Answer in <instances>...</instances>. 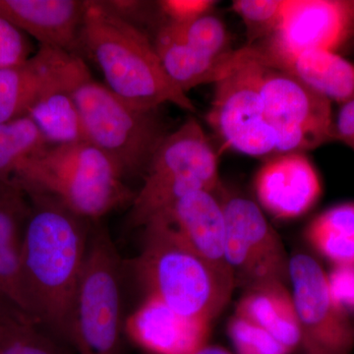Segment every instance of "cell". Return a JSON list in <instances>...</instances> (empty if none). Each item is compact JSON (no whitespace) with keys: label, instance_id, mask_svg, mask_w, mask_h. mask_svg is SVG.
<instances>
[{"label":"cell","instance_id":"cell-1","mask_svg":"<svg viewBox=\"0 0 354 354\" xmlns=\"http://www.w3.org/2000/svg\"><path fill=\"white\" fill-rule=\"evenodd\" d=\"M25 192V191H24ZM30 211L22 239V274L30 316L69 344L74 298L91 227L57 198L28 191Z\"/></svg>","mask_w":354,"mask_h":354},{"label":"cell","instance_id":"cell-2","mask_svg":"<svg viewBox=\"0 0 354 354\" xmlns=\"http://www.w3.org/2000/svg\"><path fill=\"white\" fill-rule=\"evenodd\" d=\"M92 57L116 95L143 109L171 104L189 113L196 108L165 73L145 32L97 0H86L80 50Z\"/></svg>","mask_w":354,"mask_h":354},{"label":"cell","instance_id":"cell-3","mask_svg":"<svg viewBox=\"0 0 354 354\" xmlns=\"http://www.w3.org/2000/svg\"><path fill=\"white\" fill-rule=\"evenodd\" d=\"M140 254L130 267L148 295L188 318L212 322L227 306L232 277L206 262L160 216L144 225Z\"/></svg>","mask_w":354,"mask_h":354},{"label":"cell","instance_id":"cell-4","mask_svg":"<svg viewBox=\"0 0 354 354\" xmlns=\"http://www.w3.org/2000/svg\"><path fill=\"white\" fill-rule=\"evenodd\" d=\"M113 160L88 143L48 145L26 158L13 177L25 192L57 198L76 215L97 220L111 209L131 204L135 193Z\"/></svg>","mask_w":354,"mask_h":354},{"label":"cell","instance_id":"cell-5","mask_svg":"<svg viewBox=\"0 0 354 354\" xmlns=\"http://www.w3.org/2000/svg\"><path fill=\"white\" fill-rule=\"evenodd\" d=\"M72 95L88 143L114 162L124 178L143 177L153 153L167 136L158 109L133 106L91 76L77 79Z\"/></svg>","mask_w":354,"mask_h":354},{"label":"cell","instance_id":"cell-6","mask_svg":"<svg viewBox=\"0 0 354 354\" xmlns=\"http://www.w3.org/2000/svg\"><path fill=\"white\" fill-rule=\"evenodd\" d=\"M124 265L109 232L92 228L70 330L69 344L79 354H122Z\"/></svg>","mask_w":354,"mask_h":354},{"label":"cell","instance_id":"cell-7","mask_svg":"<svg viewBox=\"0 0 354 354\" xmlns=\"http://www.w3.org/2000/svg\"><path fill=\"white\" fill-rule=\"evenodd\" d=\"M220 186L218 162L200 123L189 118L160 142L130 207V227H143L157 214L198 191Z\"/></svg>","mask_w":354,"mask_h":354},{"label":"cell","instance_id":"cell-8","mask_svg":"<svg viewBox=\"0 0 354 354\" xmlns=\"http://www.w3.org/2000/svg\"><path fill=\"white\" fill-rule=\"evenodd\" d=\"M261 65L263 111L277 153H304L335 140L332 102L288 72Z\"/></svg>","mask_w":354,"mask_h":354},{"label":"cell","instance_id":"cell-9","mask_svg":"<svg viewBox=\"0 0 354 354\" xmlns=\"http://www.w3.org/2000/svg\"><path fill=\"white\" fill-rule=\"evenodd\" d=\"M261 69L262 65L245 46L241 48L234 68L215 84L207 114L209 127L228 148L252 157L277 153L276 137L263 111Z\"/></svg>","mask_w":354,"mask_h":354},{"label":"cell","instance_id":"cell-10","mask_svg":"<svg viewBox=\"0 0 354 354\" xmlns=\"http://www.w3.org/2000/svg\"><path fill=\"white\" fill-rule=\"evenodd\" d=\"M354 36V0H286L271 36L245 46L263 64L304 51H337Z\"/></svg>","mask_w":354,"mask_h":354},{"label":"cell","instance_id":"cell-11","mask_svg":"<svg viewBox=\"0 0 354 354\" xmlns=\"http://www.w3.org/2000/svg\"><path fill=\"white\" fill-rule=\"evenodd\" d=\"M225 221V257L235 288L290 278L285 248L256 203L241 196L221 201Z\"/></svg>","mask_w":354,"mask_h":354},{"label":"cell","instance_id":"cell-12","mask_svg":"<svg viewBox=\"0 0 354 354\" xmlns=\"http://www.w3.org/2000/svg\"><path fill=\"white\" fill-rule=\"evenodd\" d=\"M288 274L305 353L351 354L354 327L330 295L320 264L307 254H297L290 260Z\"/></svg>","mask_w":354,"mask_h":354},{"label":"cell","instance_id":"cell-13","mask_svg":"<svg viewBox=\"0 0 354 354\" xmlns=\"http://www.w3.org/2000/svg\"><path fill=\"white\" fill-rule=\"evenodd\" d=\"M258 199L283 220L308 212L322 192L320 179L304 153H278L263 165L255 179Z\"/></svg>","mask_w":354,"mask_h":354},{"label":"cell","instance_id":"cell-14","mask_svg":"<svg viewBox=\"0 0 354 354\" xmlns=\"http://www.w3.org/2000/svg\"><path fill=\"white\" fill-rule=\"evenodd\" d=\"M209 324L180 315L158 298L147 297L127 319L125 334L151 354H195L208 346Z\"/></svg>","mask_w":354,"mask_h":354},{"label":"cell","instance_id":"cell-15","mask_svg":"<svg viewBox=\"0 0 354 354\" xmlns=\"http://www.w3.org/2000/svg\"><path fill=\"white\" fill-rule=\"evenodd\" d=\"M82 58L39 46L29 59L0 69V123L27 115L41 95L73 71Z\"/></svg>","mask_w":354,"mask_h":354},{"label":"cell","instance_id":"cell-16","mask_svg":"<svg viewBox=\"0 0 354 354\" xmlns=\"http://www.w3.org/2000/svg\"><path fill=\"white\" fill-rule=\"evenodd\" d=\"M85 10L86 1L81 0H0V16L39 46L76 55Z\"/></svg>","mask_w":354,"mask_h":354},{"label":"cell","instance_id":"cell-17","mask_svg":"<svg viewBox=\"0 0 354 354\" xmlns=\"http://www.w3.org/2000/svg\"><path fill=\"white\" fill-rule=\"evenodd\" d=\"M155 216L167 221L212 267L234 278L225 257V221L223 207L214 192L191 193Z\"/></svg>","mask_w":354,"mask_h":354},{"label":"cell","instance_id":"cell-18","mask_svg":"<svg viewBox=\"0 0 354 354\" xmlns=\"http://www.w3.org/2000/svg\"><path fill=\"white\" fill-rule=\"evenodd\" d=\"M29 211L27 194L17 184L0 200V302L31 318L22 274L23 232Z\"/></svg>","mask_w":354,"mask_h":354},{"label":"cell","instance_id":"cell-19","mask_svg":"<svg viewBox=\"0 0 354 354\" xmlns=\"http://www.w3.org/2000/svg\"><path fill=\"white\" fill-rule=\"evenodd\" d=\"M235 312V315L269 333L290 353L300 344L297 310L285 283L272 281L248 288Z\"/></svg>","mask_w":354,"mask_h":354},{"label":"cell","instance_id":"cell-20","mask_svg":"<svg viewBox=\"0 0 354 354\" xmlns=\"http://www.w3.org/2000/svg\"><path fill=\"white\" fill-rule=\"evenodd\" d=\"M264 65L288 72L330 102L354 99V64L335 51L307 50Z\"/></svg>","mask_w":354,"mask_h":354},{"label":"cell","instance_id":"cell-21","mask_svg":"<svg viewBox=\"0 0 354 354\" xmlns=\"http://www.w3.org/2000/svg\"><path fill=\"white\" fill-rule=\"evenodd\" d=\"M153 46L165 73L185 94L198 86L218 83L232 71L241 55L237 50L225 57H205L160 27Z\"/></svg>","mask_w":354,"mask_h":354},{"label":"cell","instance_id":"cell-22","mask_svg":"<svg viewBox=\"0 0 354 354\" xmlns=\"http://www.w3.org/2000/svg\"><path fill=\"white\" fill-rule=\"evenodd\" d=\"M87 68L84 60H81L64 80L48 88L27 114L50 145L87 142L80 111L72 95L77 79Z\"/></svg>","mask_w":354,"mask_h":354},{"label":"cell","instance_id":"cell-23","mask_svg":"<svg viewBox=\"0 0 354 354\" xmlns=\"http://www.w3.org/2000/svg\"><path fill=\"white\" fill-rule=\"evenodd\" d=\"M306 236L335 266L354 265V203L326 209L310 223Z\"/></svg>","mask_w":354,"mask_h":354},{"label":"cell","instance_id":"cell-24","mask_svg":"<svg viewBox=\"0 0 354 354\" xmlns=\"http://www.w3.org/2000/svg\"><path fill=\"white\" fill-rule=\"evenodd\" d=\"M0 354H69L29 316L0 302Z\"/></svg>","mask_w":354,"mask_h":354},{"label":"cell","instance_id":"cell-25","mask_svg":"<svg viewBox=\"0 0 354 354\" xmlns=\"http://www.w3.org/2000/svg\"><path fill=\"white\" fill-rule=\"evenodd\" d=\"M50 145L30 116L0 123V179L13 183L26 158Z\"/></svg>","mask_w":354,"mask_h":354},{"label":"cell","instance_id":"cell-26","mask_svg":"<svg viewBox=\"0 0 354 354\" xmlns=\"http://www.w3.org/2000/svg\"><path fill=\"white\" fill-rule=\"evenodd\" d=\"M160 28L205 57L221 58L234 51L230 48L227 28L223 21L212 14L202 16L189 24L164 23Z\"/></svg>","mask_w":354,"mask_h":354},{"label":"cell","instance_id":"cell-27","mask_svg":"<svg viewBox=\"0 0 354 354\" xmlns=\"http://www.w3.org/2000/svg\"><path fill=\"white\" fill-rule=\"evenodd\" d=\"M286 0H236L232 9L243 21L247 32V46L271 36L285 11Z\"/></svg>","mask_w":354,"mask_h":354},{"label":"cell","instance_id":"cell-28","mask_svg":"<svg viewBox=\"0 0 354 354\" xmlns=\"http://www.w3.org/2000/svg\"><path fill=\"white\" fill-rule=\"evenodd\" d=\"M227 330L237 354L290 353L269 333L241 317L230 319Z\"/></svg>","mask_w":354,"mask_h":354},{"label":"cell","instance_id":"cell-29","mask_svg":"<svg viewBox=\"0 0 354 354\" xmlns=\"http://www.w3.org/2000/svg\"><path fill=\"white\" fill-rule=\"evenodd\" d=\"M31 57V48L23 32L0 16V69L23 64Z\"/></svg>","mask_w":354,"mask_h":354},{"label":"cell","instance_id":"cell-30","mask_svg":"<svg viewBox=\"0 0 354 354\" xmlns=\"http://www.w3.org/2000/svg\"><path fill=\"white\" fill-rule=\"evenodd\" d=\"M216 3L218 2L212 0H162L157 6L164 16V23L181 26L209 14Z\"/></svg>","mask_w":354,"mask_h":354},{"label":"cell","instance_id":"cell-31","mask_svg":"<svg viewBox=\"0 0 354 354\" xmlns=\"http://www.w3.org/2000/svg\"><path fill=\"white\" fill-rule=\"evenodd\" d=\"M327 277L335 301L346 312L354 311V265L335 266Z\"/></svg>","mask_w":354,"mask_h":354},{"label":"cell","instance_id":"cell-32","mask_svg":"<svg viewBox=\"0 0 354 354\" xmlns=\"http://www.w3.org/2000/svg\"><path fill=\"white\" fill-rule=\"evenodd\" d=\"M335 135L354 150V99L342 104L335 122Z\"/></svg>","mask_w":354,"mask_h":354},{"label":"cell","instance_id":"cell-33","mask_svg":"<svg viewBox=\"0 0 354 354\" xmlns=\"http://www.w3.org/2000/svg\"><path fill=\"white\" fill-rule=\"evenodd\" d=\"M195 354H232L227 349L218 346H206Z\"/></svg>","mask_w":354,"mask_h":354},{"label":"cell","instance_id":"cell-34","mask_svg":"<svg viewBox=\"0 0 354 354\" xmlns=\"http://www.w3.org/2000/svg\"><path fill=\"white\" fill-rule=\"evenodd\" d=\"M14 186V183H6V181L0 179V200L2 199L9 190L11 189Z\"/></svg>","mask_w":354,"mask_h":354},{"label":"cell","instance_id":"cell-35","mask_svg":"<svg viewBox=\"0 0 354 354\" xmlns=\"http://www.w3.org/2000/svg\"><path fill=\"white\" fill-rule=\"evenodd\" d=\"M305 354H307V353H305Z\"/></svg>","mask_w":354,"mask_h":354}]
</instances>
